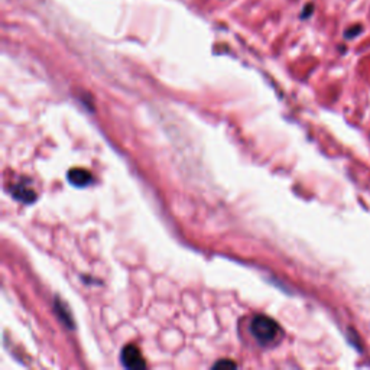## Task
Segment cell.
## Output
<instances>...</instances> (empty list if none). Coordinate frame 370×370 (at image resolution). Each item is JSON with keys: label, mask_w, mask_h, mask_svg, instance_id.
<instances>
[{"label": "cell", "mask_w": 370, "mask_h": 370, "mask_svg": "<svg viewBox=\"0 0 370 370\" xmlns=\"http://www.w3.org/2000/svg\"><path fill=\"white\" fill-rule=\"evenodd\" d=\"M314 12V4H311V3H308L307 6H305V9H304V12L301 13V19H307L311 13Z\"/></svg>", "instance_id": "obj_5"}, {"label": "cell", "mask_w": 370, "mask_h": 370, "mask_svg": "<svg viewBox=\"0 0 370 370\" xmlns=\"http://www.w3.org/2000/svg\"><path fill=\"white\" fill-rule=\"evenodd\" d=\"M13 195H15V198H18V200H20V201H23V203H32V201H35V198H37V194H35L31 188L23 187V185L15 187V188H13Z\"/></svg>", "instance_id": "obj_4"}, {"label": "cell", "mask_w": 370, "mask_h": 370, "mask_svg": "<svg viewBox=\"0 0 370 370\" xmlns=\"http://www.w3.org/2000/svg\"><path fill=\"white\" fill-rule=\"evenodd\" d=\"M250 332L263 346L276 343L282 335V330L278 326V323L266 315H256L252 320Z\"/></svg>", "instance_id": "obj_1"}, {"label": "cell", "mask_w": 370, "mask_h": 370, "mask_svg": "<svg viewBox=\"0 0 370 370\" xmlns=\"http://www.w3.org/2000/svg\"><path fill=\"white\" fill-rule=\"evenodd\" d=\"M68 181L74 187H85L93 181V176L84 169H71L68 172Z\"/></svg>", "instance_id": "obj_3"}, {"label": "cell", "mask_w": 370, "mask_h": 370, "mask_svg": "<svg viewBox=\"0 0 370 370\" xmlns=\"http://www.w3.org/2000/svg\"><path fill=\"white\" fill-rule=\"evenodd\" d=\"M224 366H229V368H234L236 365L233 362H218L214 365V368H224Z\"/></svg>", "instance_id": "obj_6"}, {"label": "cell", "mask_w": 370, "mask_h": 370, "mask_svg": "<svg viewBox=\"0 0 370 370\" xmlns=\"http://www.w3.org/2000/svg\"><path fill=\"white\" fill-rule=\"evenodd\" d=\"M122 363L124 368L129 369H142L146 366L145 359L142 357V353L135 346H126L122 351Z\"/></svg>", "instance_id": "obj_2"}]
</instances>
